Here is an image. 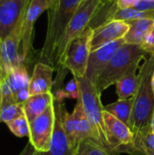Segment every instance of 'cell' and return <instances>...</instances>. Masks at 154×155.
<instances>
[{
	"label": "cell",
	"instance_id": "18",
	"mask_svg": "<svg viewBox=\"0 0 154 155\" xmlns=\"http://www.w3.org/2000/svg\"><path fill=\"white\" fill-rule=\"evenodd\" d=\"M74 117V130H75V136L77 144L84 139L92 138L95 139L94 132L93 127L84 113V106L80 96L77 98L75 107L72 113ZM96 140V139H95Z\"/></svg>",
	"mask_w": 154,
	"mask_h": 155
},
{
	"label": "cell",
	"instance_id": "20",
	"mask_svg": "<svg viewBox=\"0 0 154 155\" xmlns=\"http://www.w3.org/2000/svg\"><path fill=\"white\" fill-rule=\"evenodd\" d=\"M138 69L140 68H133L130 70L115 84L116 94L119 99H128L135 95L138 87Z\"/></svg>",
	"mask_w": 154,
	"mask_h": 155
},
{
	"label": "cell",
	"instance_id": "12",
	"mask_svg": "<svg viewBox=\"0 0 154 155\" xmlns=\"http://www.w3.org/2000/svg\"><path fill=\"white\" fill-rule=\"evenodd\" d=\"M126 42L124 38H123L104 45L94 51H92L88 58L85 77L94 84L114 54Z\"/></svg>",
	"mask_w": 154,
	"mask_h": 155
},
{
	"label": "cell",
	"instance_id": "11",
	"mask_svg": "<svg viewBox=\"0 0 154 155\" xmlns=\"http://www.w3.org/2000/svg\"><path fill=\"white\" fill-rule=\"evenodd\" d=\"M30 0H4L0 3V40L5 38L24 19Z\"/></svg>",
	"mask_w": 154,
	"mask_h": 155
},
{
	"label": "cell",
	"instance_id": "10",
	"mask_svg": "<svg viewBox=\"0 0 154 155\" xmlns=\"http://www.w3.org/2000/svg\"><path fill=\"white\" fill-rule=\"evenodd\" d=\"M22 23L23 20L9 35L0 40V64L4 78L13 69L23 64L20 56Z\"/></svg>",
	"mask_w": 154,
	"mask_h": 155
},
{
	"label": "cell",
	"instance_id": "37",
	"mask_svg": "<svg viewBox=\"0 0 154 155\" xmlns=\"http://www.w3.org/2000/svg\"><path fill=\"white\" fill-rule=\"evenodd\" d=\"M3 1H4V0H0V3H1V2H3Z\"/></svg>",
	"mask_w": 154,
	"mask_h": 155
},
{
	"label": "cell",
	"instance_id": "27",
	"mask_svg": "<svg viewBox=\"0 0 154 155\" xmlns=\"http://www.w3.org/2000/svg\"><path fill=\"white\" fill-rule=\"evenodd\" d=\"M140 153L145 155H154V131L152 129L144 137L140 148Z\"/></svg>",
	"mask_w": 154,
	"mask_h": 155
},
{
	"label": "cell",
	"instance_id": "25",
	"mask_svg": "<svg viewBox=\"0 0 154 155\" xmlns=\"http://www.w3.org/2000/svg\"><path fill=\"white\" fill-rule=\"evenodd\" d=\"M6 125L10 130V132L17 137L22 138V137L29 136V133H30L29 122L27 121L25 115L15 119L14 121L6 124Z\"/></svg>",
	"mask_w": 154,
	"mask_h": 155
},
{
	"label": "cell",
	"instance_id": "32",
	"mask_svg": "<svg viewBox=\"0 0 154 155\" xmlns=\"http://www.w3.org/2000/svg\"><path fill=\"white\" fill-rule=\"evenodd\" d=\"M3 79H4V76H3V72H2V68H1V64H0V83Z\"/></svg>",
	"mask_w": 154,
	"mask_h": 155
},
{
	"label": "cell",
	"instance_id": "23",
	"mask_svg": "<svg viewBox=\"0 0 154 155\" xmlns=\"http://www.w3.org/2000/svg\"><path fill=\"white\" fill-rule=\"evenodd\" d=\"M75 155H113L105 150L95 139L87 138L80 142L76 147Z\"/></svg>",
	"mask_w": 154,
	"mask_h": 155
},
{
	"label": "cell",
	"instance_id": "30",
	"mask_svg": "<svg viewBox=\"0 0 154 155\" xmlns=\"http://www.w3.org/2000/svg\"><path fill=\"white\" fill-rule=\"evenodd\" d=\"M19 155H46L45 153H42V152H38L36 151L34 146L31 144L30 142L27 143V144L25 145V147L23 149V151L20 153Z\"/></svg>",
	"mask_w": 154,
	"mask_h": 155
},
{
	"label": "cell",
	"instance_id": "5",
	"mask_svg": "<svg viewBox=\"0 0 154 155\" xmlns=\"http://www.w3.org/2000/svg\"><path fill=\"white\" fill-rule=\"evenodd\" d=\"M101 4L102 3L99 0H84L69 22L58 44L55 54L54 69L56 70L58 73L56 77V84L59 80L61 84L64 78V72L66 70H64V62L65 53L69 45L74 39L83 34L85 29L89 27L90 23L94 16L96 11L100 7Z\"/></svg>",
	"mask_w": 154,
	"mask_h": 155
},
{
	"label": "cell",
	"instance_id": "15",
	"mask_svg": "<svg viewBox=\"0 0 154 155\" xmlns=\"http://www.w3.org/2000/svg\"><path fill=\"white\" fill-rule=\"evenodd\" d=\"M5 78L8 82V84L14 94L15 100L19 104L24 103L30 97L29 85L31 76L25 64H21L13 69L7 74Z\"/></svg>",
	"mask_w": 154,
	"mask_h": 155
},
{
	"label": "cell",
	"instance_id": "7",
	"mask_svg": "<svg viewBox=\"0 0 154 155\" xmlns=\"http://www.w3.org/2000/svg\"><path fill=\"white\" fill-rule=\"evenodd\" d=\"M53 0H30L27 5L23 23L21 33V45H20V56L23 64L26 66L30 62L33 51V34L35 22L39 16L47 11Z\"/></svg>",
	"mask_w": 154,
	"mask_h": 155
},
{
	"label": "cell",
	"instance_id": "24",
	"mask_svg": "<svg viewBox=\"0 0 154 155\" xmlns=\"http://www.w3.org/2000/svg\"><path fill=\"white\" fill-rule=\"evenodd\" d=\"M23 115L25 113L22 104L17 103L0 104V123L8 124Z\"/></svg>",
	"mask_w": 154,
	"mask_h": 155
},
{
	"label": "cell",
	"instance_id": "26",
	"mask_svg": "<svg viewBox=\"0 0 154 155\" xmlns=\"http://www.w3.org/2000/svg\"><path fill=\"white\" fill-rule=\"evenodd\" d=\"M10 103H16L14 94L8 84L5 78L1 81L0 84V104H5Z\"/></svg>",
	"mask_w": 154,
	"mask_h": 155
},
{
	"label": "cell",
	"instance_id": "8",
	"mask_svg": "<svg viewBox=\"0 0 154 155\" xmlns=\"http://www.w3.org/2000/svg\"><path fill=\"white\" fill-rule=\"evenodd\" d=\"M29 142L34 148L42 153H47L51 146L54 129V103L44 114L29 123Z\"/></svg>",
	"mask_w": 154,
	"mask_h": 155
},
{
	"label": "cell",
	"instance_id": "17",
	"mask_svg": "<svg viewBox=\"0 0 154 155\" xmlns=\"http://www.w3.org/2000/svg\"><path fill=\"white\" fill-rule=\"evenodd\" d=\"M54 103L53 92L30 95L24 103L23 108L25 115L29 123L44 113V111Z\"/></svg>",
	"mask_w": 154,
	"mask_h": 155
},
{
	"label": "cell",
	"instance_id": "19",
	"mask_svg": "<svg viewBox=\"0 0 154 155\" xmlns=\"http://www.w3.org/2000/svg\"><path fill=\"white\" fill-rule=\"evenodd\" d=\"M129 25V31L124 36L127 44L142 45L147 34L154 24V19H137L126 22Z\"/></svg>",
	"mask_w": 154,
	"mask_h": 155
},
{
	"label": "cell",
	"instance_id": "1",
	"mask_svg": "<svg viewBox=\"0 0 154 155\" xmlns=\"http://www.w3.org/2000/svg\"><path fill=\"white\" fill-rule=\"evenodd\" d=\"M154 73V56L149 55L140 66L138 87L134 97L129 128L133 135V147L140 152L144 137L152 130L154 114V94L152 77Z\"/></svg>",
	"mask_w": 154,
	"mask_h": 155
},
{
	"label": "cell",
	"instance_id": "2",
	"mask_svg": "<svg viewBox=\"0 0 154 155\" xmlns=\"http://www.w3.org/2000/svg\"><path fill=\"white\" fill-rule=\"evenodd\" d=\"M84 1L53 0L47 10V30L44 45L37 56V62L47 64L54 68L58 44L69 22Z\"/></svg>",
	"mask_w": 154,
	"mask_h": 155
},
{
	"label": "cell",
	"instance_id": "38",
	"mask_svg": "<svg viewBox=\"0 0 154 155\" xmlns=\"http://www.w3.org/2000/svg\"><path fill=\"white\" fill-rule=\"evenodd\" d=\"M148 1H154V0H148Z\"/></svg>",
	"mask_w": 154,
	"mask_h": 155
},
{
	"label": "cell",
	"instance_id": "39",
	"mask_svg": "<svg viewBox=\"0 0 154 155\" xmlns=\"http://www.w3.org/2000/svg\"><path fill=\"white\" fill-rule=\"evenodd\" d=\"M0 84H1V83H0Z\"/></svg>",
	"mask_w": 154,
	"mask_h": 155
},
{
	"label": "cell",
	"instance_id": "21",
	"mask_svg": "<svg viewBox=\"0 0 154 155\" xmlns=\"http://www.w3.org/2000/svg\"><path fill=\"white\" fill-rule=\"evenodd\" d=\"M133 102L134 97H131L128 99H119L117 102L103 106V110L110 113L114 117L129 126V122L133 107Z\"/></svg>",
	"mask_w": 154,
	"mask_h": 155
},
{
	"label": "cell",
	"instance_id": "4",
	"mask_svg": "<svg viewBox=\"0 0 154 155\" xmlns=\"http://www.w3.org/2000/svg\"><path fill=\"white\" fill-rule=\"evenodd\" d=\"M76 81L79 96L82 100L84 113L93 127L96 141L108 152L113 155H118L113 150L106 130V126L103 117V106L101 103V93L97 90L95 84L84 77H74Z\"/></svg>",
	"mask_w": 154,
	"mask_h": 155
},
{
	"label": "cell",
	"instance_id": "36",
	"mask_svg": "<svg viewBox=\"0 0 154 155\" xmlns=\"http://www.w3.org/2000/svg\"><path fill=\"white\" fill-rule=\"evenodd\" d=\"M150 54H151V55H153V56H154V51H153V52H152V53H151Z\"/></svg>",
	"mask_w": 154,
	"mask_h": 155
},
{
	"label": "cell",
	"instance_id": "29",
	"mask_svg": "<svg viewBox=\"0 0 154 155\" xmlns=\"http://www.w3.org/2000/svg\"><path fill=\"white\" fill-rule=\"evenodd\" d=\"M133 8L142 11H154V1L140 0Z\"/></svg>",
	"mask_w": 154,
	"mask_h": 155
},
{
	"label": "cell",
	"instance_id": "33",
	"mask_svg": "<svg viewBox=\"0 0 154 155\" xmlns=\"http://www.w3.org/2000/svg\"><path fill=\"white\" fill-rule=\"evenodd\" d=\"M152 90H153V94H154V73L152 74Z\"/></svg>",
	"mask_w": 154,
	"mask_h": 155
},
{
	"label": "cell",
	"instance_id": "34",
	"mask_svg": "<svg viewBox=\"0 0 154 155\" xmlns=\"http://www.w3.org/2000/svg\"><path fill=\"white\" fill-rule=\"evenodd\" d=\"M102 4H105V3H109L111 1H114V0H99Z\"/></svg>",
	"mask_w": 154,
	"mask_h": 155
},
{
	"label": "cell",
	"instance_id": "9",
	"mask_svg": "<svg viewBox=\"0 0 154 155\" xmlns=\"http://www.w3.org/2000/svg\"><path fill=\"white\" fill-rule=\"evenodd\" d=\"M103 121L106 126L109 143L116 153H131L136 151L133 147V135L127 124L103 110Z\"/></svg>",
	"mask_w": 154,
	"mask_h": 155
},
{
	"label": "cell",
	"instance_id": "22",
	"mask_svg": "<svg viewBox=\"0 0 154 155\" xmlns=\"http://www.w3.org/2000/svg\"><path fill=\"white\" fill-rule=\"evenodd\" d=\"M154 19V11H142L135 8H117L112 15L113 20L129 22L137 19Z\"/></svg>",
	"mask_w": 154,
	"mask_h": 155
},
{
	"label": "cell",
	"instance_id": "13",
	"mask_svg": "<svg viewBox=\"0 0 154 155\" xmlns=\"http://www.w3.org/2000/svg\"><path fill=\"white\" fill-rule=\"evenodd\" d=\"M54 129L50 149L46 155H75V150L71 145L63 125V113L65 106L61 100L54 99Z\"/></svg>",
	"mask_w": 154,
	"mask_h": 155
},
{
	"label": "cell",
	"instance_id": "31",
	"mask_svg": "<svg viewBox=\"0 0 154 155\" xmlns=\"http://www.w3.org/2000/svg\"><path fill=\"white\" fill-rule=\"evenodd\" d=\"M117 8H133L140 0H114Z\"/></svg>",
	"mask_w": 154,
	"mask_h": 155
},
{
	"label": "cell",
	"instance_id": "6",
	"mask_svg": "<svg viewBox=\"0 0 154 155\" xmlns=\"http://www.w3.org/2000/svg\"><path fill=\"white\" fill-rule=\"evenodd\" d=\"M93 33L92 28H86L83 34L72 41L66 50L64 67V70L70 71L74 77L85 76L88 58L92 52Z\"/></svg>",
	"mask_w": 154,
	"mask_h": 155
},
{
	"label": "cell",
	"instance_id": "35",
	"mask_svg": "<svg viewBox=\"0 0 154 155\" xmlns=\"http://www.w3.org/2000/svg\"><path fill=\"white\" fill-rule=\"evenodd\" d=\"M152 129L154 131V114L153 117H152Z\"/></svg>",
	"mask_w": 154,
	"mask_h": 155
},
{
	"label": "cell",
	"instance_id": "14",
	"mask_svg": "<svg viewBox=\"0 0 154 155\" xmlns=\"http://www.w3.org/2000/svg\"><path fill=\"white\" fill-rule=\"evenodd\" d=\"M93 31L91 48L92 51H94L104 45L124 38L129 31V25L123 21L113 20L93 29Z\"/></svg>",
	"mask_w": 154,
	"mask_h": 155
},
{
	"label": "cell",
	"instance_id": "16",
	"mask_svg": "<svg viewBox=\"0 0 154 155\" xmlns=\"http://www.w3.org/2000/svg\"><path fill=\"white\" fill-rule=\"evenodd\" d=\"M54 69L44 63H35L30 79V95L51 93L53 88V74Z\"/></svg>",
	"mask_w": 154,
	"mask_h": 155
},
{
	"label": "cell",
	"instance_id": "28",
	"mask_svg": "<svg viewBox=\"0 0 154 155\" xmlns=\"http://www.w3.org/2000/svg\"><path fill=\"white\" fill-rule=\"evenodd\" d=\"M142 46L149 54L154 51V24L147 34Z\"/></svg>",
	"mask_w": 154,
	"mask_h": 155
},
{
	"label": "cell",
	"instance_id": "3",
	"mask_svg": "<svg viewBox=\"0 0 154 155\" xmlns=\"http://www.w3.org/2000/svg\"><path fill=\"white\" fill-rule=\"evenodd\" d=\"M149 55L142 45L125 43L114 54L94 83L97 90L102 94L109 86L115 84L130 70L140 68L141 61Z\"/></svg>",
	"mask_w": 154,
	"mask_h": 155
}]
</instances>
